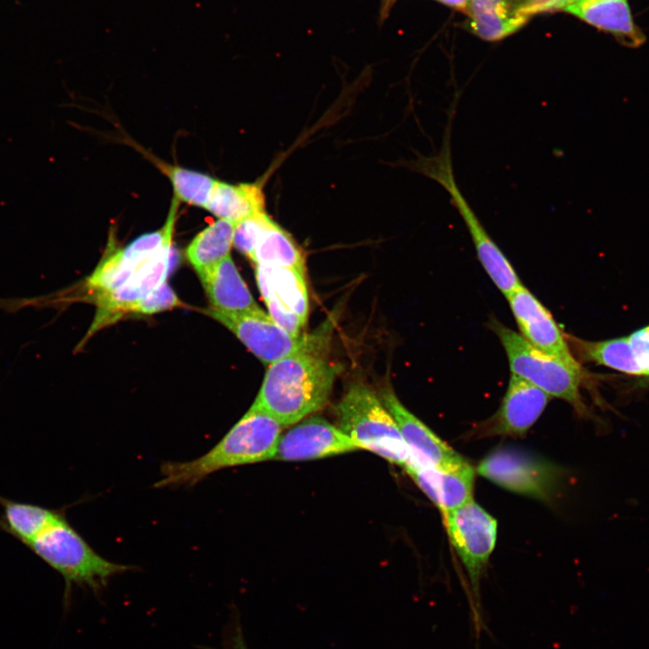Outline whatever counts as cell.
Segmentation results:
<instances>
[{
	"instance_id": "cell-19",
	"label": "cell",
	"mask_w": 649,
	"mask_h": 649,
	"mask_svg": "<svg viewBox=\"0 0 649 649\" xmlns=\"http://www.w3.org/2000/svg\"><path fill=\"white\" fill-rule=\"evenodd\" d=\"M212 309L238 314L259 308L231 257L200 276Z\"/></svg>"
},
{
	"instance_id": "cell-29",
	"label": "cell",
	"mask_w": 649,
	"mask_h": 649,
	"mask_svg": "<svg viewBox=\"0 0 649 649\" xmlns=\"http://www.w3.org/2000/svg\"><path fill=\"white\" fill-rule=\"evenodd\" d=\"M628 339L644 376L649 377V325L634 331Z\"/></svg>"
},
{
	"instance_id": "cell-2",
	"label": "cell",
	"mask_w": 649,
	"mask_h": 649,
	"mask_svg": "<svg viewBox=\"0 0 649 649\" xmlns=\"http://www.w3.org/2000/svg\"><path fill=\"white\" fill-rule=\"evenodd\" d=\"M283 428L270 414L251 406L206 453L190 461L163 462L154 487H194L223 469L271 461Z\"/></svg>"
},
{
	"instance_id": "cell-30",
	"label": "cell",
	"mask_w": 649,
	"mask_h": 649,
	"mask_svg": "<svg viewBox=\"0 0 649 649\" xmlns=\"http://www.w3.org/2000/svg\"><path fill=\"white\" fill-rule=\"evenodd\" d=\"M233 624H232V630H231V644L233 645V649H249L244 639L243 632L242 629V626L239 621V615L238 613H233ZM205 649H214L210 647H203Z\"/></svg>"
},
{
	"instance_id": "cell-11",
	"label": "cell",
	"mask_w": 649,
	"mask_h": 649,
	"mask_svg": "<svg viewBox=\"0 0 649 649\" xmlns=\"http://www.w3.org/2000/svg\"><path fill=\"white\" fill-rule=\"evenodd\" d=\"M550 398L540 388L511 374L497 412L476 425L471 435L476 439L523 436L538 420Z\"/></svg>"
},
{
	"instance_id": "cell-9",
	"label": "cell",
	"mask_w": 649,
	"mask_h": 649,
	"mask_svg": "<svg viewBox=\"0 0 649 649\" xmlns=\"http://www.w3.org/2000/svg\"><path fill=\"white\" fill-rule=\"evenodd\" d=\"M178 202L174 197L166 223L160 230L136 238L100 261L86 282L85 288L90 299L121 287L158 253L165 242L173 235Z\"/></svg>"
},
{
	"instance_id": "cell-22",
	"label": "cell",
	"mask_w": 649,
	"mask_h": 649,
	"mask_svg": "<svg viewBox=\"0 0 649 649\" xmlns=\"http://www.w3.org/2000/svg\"><path fill=\"white\" fill-rule=\"evenodd\" d=\"M0 505L3 507L0 529L25 546L64 514L63 511L15 501L2 496H0Z\"/></svg>"
},
{
	"instance_id": "cell-28",
	"label": "cell",
	"mask_w": 649,
	"mask_h": 649,
	"mask_svg": "<svg viewBox=\"0 0 649 649\" xmlns=\"http://www.w3.org/2000/svg\"><path fill=\"white\" fill-rule=\"evenodd\" d=\"M178 299L172 288L167 282L151 292L139 304L134 306L130 314L151 315L160 311L180 306Z\"/></svg>"
},
{
	"instance_id": "cell-4",
	"label": "cell",
	"mask_w": 649,
	"mask_h": 649,
	"mask_svg": "<svg viewBox=\"0 0 649 649\" xmlns=\"http://www.w3.org/2000/svg\"><path fill=\"white\" fill-rule=\"evenodd\" d=\"M27 547L64 579L65 601L69 599L74 585L98 594L114 576L133 569L97 553L69 524L65 514Z\"/></svg>"
},
{
	"instance_id": "cell-5",
	"label": "cell",
	"mask_w": 649,
	"mask_h": 649,
	"mask_svg": "<svg viewBox=\"0 0 649 649\" xmlns=\"http://www.w3.org/2000/svg\"><path fill=\"white\" fill-rule=\"evenodd\" d=\"M337 426L361 450H368L402 467L410 452L396 421L379 396L364 384L352 385L335 407Z\"/></svg>"
},
{
	"instance_id": "cell-10",
	"label": "cell",
	"mask_w": 649,
	"mask_h": 649,
	"mask_svg": "<svg viewBox=\"0 0 649 649\" xmlns=\"http://www.w3.org/2000/svg\"><path fill=\"white\" fill-rule=\"evenodd\" d=\"M205 313L228 328L258 359L268 365L307 344L306 339L291 336L260 307L238 314L221 313L209 307Z\"/></svg>"
},
{
	"instance_id": "cell-13",
	"label": "cell",
	"mask_w": 649,
	"mask_h": 649,
	"mask_svg": "<svg viewBox=\"0 0 649 649\" xmlns=\"http://www.w3.org/2000/svg\"><path fill=\"white\" fill-rule=\"evenodd\" d=\"M172 237L158 253L134 276L121 287L90 299L97 311L88 333L92 334L105 325L115 323L130 314L132 308L166 282L171 258Z\"/></svg>"
},
{
	"instance_id": "cell-24",
	"label": "cell",
	"mask_w": 649,
	"mask_h": 649,
	"mask_svg": "<svg viewBox=\"0 0 649 649\" xmlns=\"http://www.w3.org/2000/svg\"><path fill=\"white\" fill-rule=\"evenodd\" d=\"M251 261L255 265L290 268L305 273L301 250L271 217L258 237Z\"/></svg>"
},
{
	"instance_id": "cell-17",
	"label": "cell",
	"mask_w": 649,
	"mask_h": 649,
	"mask_svg": "<svg viewBox=\"0 0 649 649\" xmlns=\"http://www.w3.org/2000/svg\"><path fill=\"white\" fill-rule=\"evenodd\" d=\"M404 470L443 517L473 499L475 470L467 461L443 467L410 465Z\"/></svg>"
},
{
	"instance_id": "cell-14",
	"label": "cell",
	"mask_w": 649,
	"mask_h": 649,
	"mask_svg": "<svg viewBox=\"0 0 649 649\" xmlns=\"http://www.w3.org/2000/svg\"><path fill=\"white\" fill-rule=\"evenodd\" d=\"M361 450L337 425L325 418H304L282 433L274 461L300 462L322 459Z\"/></svg>"
},
{
	"instance_id": "cell-21",
	"label": "cell",
	"mask_w": 649,
	"mask_h": 649,
	"mask_svg": "<svg viewBox=\"0 0 649 649\" xmlns=\"http://www.w3.org/2000/svg\"><path fill=\"white\" fill-rule=\"evenodd\" d=\"M206 208L219 219L236 224L265 211V197L259 182L233 185L216 180Z\"/></svg>"
},
{
	"instance_id": "cell-15",
	"label": "cell",
	"mask_w": 649,
	"mask_h": 649,
	"mask_svg": "<svg viewBox=\"0 0 649 649\" xmlns=\"http://www.w3.org/2000/svg\"><path fill=\"white\" fill-rule=\"evenodd\" d=\"M506 298L521 336L535 349L570 364L580 365L550 311L523 284Z\"/></svg>"
},
{
	"instance_id": "cell-6",
	"label": "cell",
	"mask_w": 649,
	"mask_h": 649,
	"mask_svg": "<svg viewBox=\"0 0 649 649\" xmlns=\"http://www.w3.org/2000/svg\"><path fill=\"white\" fill-rule=\"evenodd\" d=\"M507 357L511 374L543 390L550 398L562 399L580 416L590 414L580 387L585 379L581 365L570 364L529 344L521 334L497 319L490 321Z\"/></svg>"
},
{
	"instance_id": "cell-20",
	"label": "cell",
	"mask_w": 649,
	"mask_h": 649,
	"mask_svg": "<svg viewBox=\"0 0 649 649\" xmlns=\"http://www.w3.org/2000/svg\"><path fill=\"white\" fill-rule=\"evenodd\" d=\"M467 14L472 32L490 41L514 33L530 17L521 0H471Z\"/></svg>"
},
{
	"instance_id": "cell-3",
	"label": "cell",
	"mask_w": 649,
	"mask_h": 649,
	"mask_svg": "<svg viewBox=\"0 0 649 649\" xmlns=\"http://www.w3.org/2000/svg\"><path fill=\"white\" fill-rule=\"evenodd\" d=\"M455 113L454 108H449L439 151L430 156L417 155L415 160L408 163V167L437 182L448 193L451 204L468 229L480 264L495 286L507 297L522 283L508 259L489 235L457 185L451 146Z\"/></svg>"
},
{
	"instance_id": "cell-26",
	"label": "cell",
	"mask_w": 649,
	"mask_h": 649,
	"mask_svg": "<svg viewBox=\"0 0 649 649\" xmlns=\"http://www.w3.org/2000/svg\"><path fill=\"white\" fill-rule=\"evenodd\" d=\"M157 165L170 180L174 197L178 201L206 208L216 181L215 178L178 166L160 162Z\"/></svg>"
},
{
	"instance_id": "cell-12",
	"label": "cell",
	"mask_w": 649,
	"mask_h": 649,
	"mask_svg": "<svg viewBox=\"0 0 649 649\" xmlns=\"http://www.w3.org/2000/svg\"><path fill=\"white\" fill-rule=\"evenodd\" d=\"M259 290L273 321L294 333L308 316V295L305 275L297 270L256 265Z\"/></svg>"
},
{
	"instance_id": "cell-31",
	"label": "cell",
	"mask_w": 649,
	"mask_h": 649,
	"mask_svg": "<svg viewBox=\"0 0 649 649\" xmlns=\"http://www.w3.org/2000/svg\"><path fill=\"white\" fill-rule=\"evenodd\" d=\"M553 0H526V12L531 16L535 14L545 12Z\"/></svg>"
},
{
	"instance_id": "cell-25",
	"label": "cell",
	"mask_w": 649,
	"mask_h": 649,
	"mask_svg": "<svg viewBox=\"0 0 649 649\" xmlns=\"http://www.w3.org/2000/svg\"><path fill=\"white\" fill-rule=\"evenodd\" d=\"M234 224L219 219L201 231L188 244V261L202 276L230 255L233 245Z\"/></svg>"
},
{
	"instance_id": "cell-7",
	"label": "cell",
	"mask_w": 649,
	"mask_h": 649,
	"mask_svg": "<svg viewBox=\"0 0 649 649\" xmlns=\"http://www.w3.org/2000/svg\"><path fill=\"white\" fill-rule=\"evenodd\" d=\"M443 518L450 540L470 580L473 595L471 618L479 636L486 627L480 585L496 544L497 521L473 499L450 511Z\"/></svg>"
},
{
	"instance_id": "cell-18",
	"label": "cell",
	"mask_w": 649,
	"mask_h": 649,
	"mask_svg": "<svg viewBox=\"0 0 649 649\" xmlns=\"http://www.w3.org/2000/svg\"><path fill=\"white\" fill-rule=\"evenodd\" d=\"M551 10L573 14L628 48H638L646 39L633 19L627 0H553L547 7Z\"/></svg>"
},
{
	"instance_id": "cell-16",
	"label": "cell",
	"mask_w": 649,
	"mask_h": 649,
	"mask_svg": "<svg viewBox=\"0 0 649 649\" xmlns=\"http://www.w3.org/2000/svg\"><path fill=\"white\" fill-rule=\"evenodd\" d=\"M379 398L392 415L408 447L410 458L406 467L410 465L443 467L466 461L412 414L391 388H383Z\"/></svg>"
},
{
	"instance_id": "cell-8",
	"label": "cell",
	"mask_w": 649,
	"mask_h": 649,
	"mask_svg": "<svg viewBox=\"0 0 649 649\" xmlns=\"http://www.w3.org/2000/svg\"><path fill=\"white\" fill-rule=\"evenodd\" d=\"M476 471L507 490L543 501L553 498L562 478V471L549 462L511 447L492 451Z\"/></svg>"
},
{
	"instance_id": "cell-23",
	"label": "cell",
	"mask_w": 649,
	"mask_h": 649,
	"mask_svg": "<svg viewBox=\"0 0 649 649\" xmlns=\"http://www.w3.org/2000/svg\"><path fill=\"white\" fill-rule=\"evenodd\" d=\"M568 341L582 361L602 365L622 373L644 376V371L635 356L628 336L603 341H585L568 336Z\"/></svg>"
},
{
	"instance_id": "cell-32",
	"label": "cell",
	"mask_w": 649,
	"mask_h": 649,
	"mask_svg": "<svg viewBox=\"0 0 649 649\" xmlns=\"http://www.w3.org/2000/svg\"><path fill=\"white\" fill-rule=\"evenodd\" d=\"M448 6L457 9L464 14L468 13L471 0H437Z\"/></svg>"
},
{
	"instance_id": "cell-1",
	"label": "cell",
	"mask_w": 649,
	"mask_h": 649,
	"mask_svg": "<svg viewBox=\"0 0 649 649\" xmlns=\"http://www.w3.org/2000/svg\"><path fill=\"white\" fill-rule=\"evenodd\" d=\"M338 370L306 344L269 365L251 406L291 426L324 407Z\"/></svg>"
},
{
	"instance_id": "cell-27",
	"label": "cell",
	"mask_w": 649,
	"mask_h": 649,
	"mask_svg": "<svg viewBox=\"0 0 649 649\" xmlns=\"http://www.w3.org/2000/svg\"><path fill=\"white\" fill-rule=\"evenodd\" d=\"M270 218V216L265 210L234 224L233 245L250 260L252 257L258 237Z\"/></svg>"
}]
</instances>
